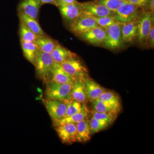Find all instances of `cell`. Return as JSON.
I'll use <instances>...</instances> for the list:
<instances>
[{
    "label": "cell",
    "mask_w": 154,
    "mask_h": 154,
    "mask_svg": "<svg viewBox=\"0 0 154 154\" xmlns=\"http://www.w3.org/2000/svg\"><path fill=\"white\" fill-rule=\"evenodd\" d=\"M61 65L74 81L83 80L88 76V69L76 54L69 58Z\"/></svg>",
    "instance_id": "cell-3"
},
{
    "label": "cell",
    "mask_w": 154,
    "mask_h": 154,
    "mask_svg": "<svg viewBox=\"0 0 154 154\" xmlns=\"http://www.w3.org/2000/svg\"><path fill=\"white\" fill-rule=\"evenodd\" d=\"M88 115H89V110L86 105H85L82 110L79 113H75L70 116L64 117L56 122H54L53 125L54 126L56 125L68 123H73L76 124L79 122L80 121L88 118Z\"/></svg>",
    "instance_id": "cell-23"
},
{
    "label": "cell",
    "mask_w": 154,
    "mask_h": 154,
    "mask_svg": "<svg viewBox=\"0 0 154 154\" xmlns=\"http://www.w3.org/2000/svg\"><path fill=\"white\" fill-rule=\"evenodd\" d=\"M55 63L51 54L43 52L38 48L34 66L37 77L45 84L51 81L52 72Z\"/></svg>",
    "instance_id": "cell-1"
},
{
    "label": "cell",
    "mask_w": 154,
    "mask_h": 154,
    "mask_svg": "<svg viewBox=\"0 0 154 154\" xmlns=\"http://www.w3.org/2000/svg\"><path fill=\"white\" fill-rule=\"evenodd\" d=\"M96 2L105 6L106 8L115 13L117 9L124 4L128 2L125 0H96Z\"/></svg>",
    "instance_id": "cell-29"
},
{
    "label": "cell",
    "mask_w": 154,
    "mask_h": 154,
    "mask_svg": "<svg viewBox=\"0 0 154 154\" xmlns=\"http://www.w3.org/2000/svg\"><path fill=\"white\" fill-rule=\"evenodd\" d=\"M82 13L93 17H103L112 16L114 13L105 6L96 1L87 2L80 3Z\"/></svg>",
    "instance_id": "cell-9"
},
{
    "label": "cell",
    "mask_w": 154,
    "mask_h": 154,
    "mask_svg": "<svg viewBox=\"0 0 154 154\" xmlns=\"http://www.w3.org/2000/svg\"><path fill=\"white\" fill-rule=\"evenodd\" d=\"M57 7L58 8L63 17L70 23L82 14L79 2L78 4H72L57 0Z\"/></svg>",
    "instance_id": "cell-11"
},
{
    "label": "cell",
    "mask_w": 154,
    "mask_h": 154,
    "mask_svg": "<svg viewBox=\"0 0 154 154\" xmlns=\"http://www.w3.org/2000/svg\"><path fill=\"white\" fill-rule=\"evenodd\" d=\"M51 81L60 84H72L74 80L66 72L60 64L55 62L52 72Z\"/></svg>",
    "instance_id": "cell-17"
},
{
    "label": "cell",
    "mask_w": 154,
    "mask_h": 154,
    "mask_svg": "<svg viewBox=\"0 0 154 154\" xmlns=\"http://www.w3.org/2000/svg\"><path fill=\"white\" fill-rule=\"evenodd\" d=\"M54 128L63 143L72 144L77 142L76 124L68 123L54 126Z\"/></svg>",
    "instance_id": "cell-8"
},
{
    "label": "cell",
    "mask_w": 154,
    "mask_h": 154,
    "mask_svg": "<svg viewBox=\"0 0 154 154\" xmlns=\"http://www.w3.org/2000/svg\"><path fill=\"white\" fill-rule=\"evenodd\" d=\"M153 20L151 12H146L137 21V36L139 42L142 45H146L149 33Z\"/></svg>",
    "instance_id": "cell-6"
},
{
    "label": "cell",
    "mask_w": 154,
    "mask_h": 154,
    "mask_svg": "<svg viewBox=\"0 0 154 154\" xmlns=\"http://www.w3.org/2000/svg\"><path fill=\"white\" fill-rule=\"evenodd\" d=\"M44 104L53 123L64 118L67 108L65 102L46 99L44 100Z\"/></svg>",
    "instance_id": "cell-7"
},
{
    "label": "cell",
    "mask_w": 154,
    "mask_h": 154,
    "mask_svg": "<svg viewBox=\"0 0 154 154\" xmlns=\"http://www.w3.org/2000/svg\"><path fill=\"white\" fill-rule=\"evenodd\" d=\"M35 43L43 52L51 54L58 43L46 35L37 36Z\"/></svg>",
    "instance_id": "cell-21"
},
{
    "label": "cell",
    "mask_w": 154,
    "mask_h": 154,
    "mask_svg": "<svg viewBox=\"0 0 154 154\" xmlns=\"http://www.w3.org/2000/svg\"><path fill=\"white\" fill-rule=\"evenodd\" d=\"M98 26L94 17L82 13L70 23L69 28L72 32L79 36Z\"/></svg>",
    "instance_id": "cell-4"
},
{
    "label": "cell",
    "mask_w": 154,
    "mask_h": 154,
    "mask_svg": "<svg viewBox=\"0 0 154 154\" xmlns=\"http://www.w3.org/2000/svg\"><path fill=\"white\" fill-rule=\"evenodd\" d=\"M149 0H129L128 2L137 6L139 8L144 7L148 3Z\"/></svg>",
    "instance_id": "cell-33"
},
{
    "label": "cell",
    "mask_w": 154,
    "mask_h": 154,
    "mask_svg": "<svg viewBox=\"0 0 154 154\" xmlns=\"http://www.w3.org/2000/svg\"><path fill=\"white\" fill-rule=\"evenodd\" d=\"M99 99L121 110V103L120 98L118 94H116L113 91L105 90Z\"/></svg>",
    "instance_id": "cell-25"
},
{
    "label": "cell",
    "mask_w": 154,
    "mask_h": 154,
    "mask_svg": "<svg viewBox=\"0 0 154 154\" xmlns=\"http://www.w3.org/2000/svg\"><path fill=\"white\" fill-rule=\"evenodd\" d=\"M42 5L45 4H51L56 6L57 5V0H40Z\"/></svg>",
    "instance_id": "cell-34"
},
{
    "label": "cell",
    "mask_w": 154,
    "mask_h": 154,
    "mask_svg": "<svg viewBox=\"0 0 154 154\" xmlns=\"http://www.w3.org/2000/svg\"><path fill=\"white\" fill-rule=\"evenodd\" d=\"M65 102L66 104L67 108L65 117L79 113L82 110L84 106L85 105V103H80L78 101L72 99H69Z\"/></svg>",
    "instance_id": "cell-27"
},
{
    "label": "cell",
    "mask_w": 154,
    "mask_h": 154,
    "mask_svg": "<svg viewBox=\"0 0 154 154\" xmlns=\"http://www.w3.org/2000/svg\"><path fill=\"white\" fill-rule=\"evenodd\" d=\"M153 48L154 46V26L153 24L152 25L151 29L149 33L146 45Z\"/></svg>",
    "instance_id": "cell-32"
},
{
    "label": "cell",
    "mask_w": 154,
    "mask_h": 154,
    "mask_svg": "<svg viewBox=\"0 0 154 154\" xmlns=\"http://www.w3.org/2000/svg\"><path fill=\"white\" fill-rule=\"evenodd\" d=\"M111 123L104 120L96 119L92 117L90 120V128L91 134L93 135L100 132L108 127Z\"/></svg>",
    "instance_id": "cell-28"
},
{
    "label": "cell",
    "mask_w": 154,
    "mask_h": 154,
    "mask_svg": "<svg viewBox=\"0 0 154 154\" xmlns=\"http://www.w3.org/2000/svg\"><path fill=\"white\" fill-rule=\"evenodd\" d=\"M70 96L71 99L80 103H85L88 100L83 80H75L72 86Z\"/></svg>",
    "instance_id": "cell-16"
},
{
    "label": "cell",
    "mask_w": 154,
    "mask_h": 154,
    "mask_svg": "<svg viewBox=\"0 0 154 154\" xmlns=\"http://www.w3.org/2000/svg\"><path fill=\"white\" fill-rule=\"evenodd\" d=\"M18 16L19 21L24 23L37 36L46 35L38 23V21L22 13H18Z\"/></svg>",
    "instance_id": "cell-20"
},
{
    "label": "cell",
    "mask_w": 154,
    "mask_h": 154,
    "mask_svg": "<svg viewBox=\"0 0 154 154\" xmlns=\"http://www.w3.org/2000/svg\"><path fill=\"white\" fill-rule=\"evenodd\" d=\"M83 81L88 100L91 102L99 99L105 91V88L88 76L85 78Z\"/></svg>",
    "instance_id": "cell-14"
},
{
    "label": "cell",
    "mask_w": 154,
    "mask_h": 154,
    "mask_svg": "<svg viewBox=\"0 0 154 154\" xmlns=\"http://www.w3.org/2000/svg\"><path fill=\"white\" fill-rule=\"evenodd\" d=\"M42 5L40 0H21L18 5V12L38 21V16Z\"/></svg>",
    "instance_id": "cell-12"
},
{
    "label": "cell",
    "mask_w": 154,
    "mask_h": 154,
    "mask_svg": "<svg viewBox=\"0 0 154 154\" xmlns=\"http://www.w3.org/2000/svg\"><path fill=\"white\" fill-rule=\"evenodd\" d=\"M137 21L136 19L130 22L122 23L121 33L122 43H130L134 41L137 38Z\"/></svg>",
    "instance_id": "cell-15"
},
{
    "label": "cell",
    "mask_w": 154,
    "mask_h": 154,
    "mask_svg": "<svg viewBox=\"0 0 154 154\" xmlns=\"http://www.w3.org/2000/svg\"><path fill=\"white\" fill-rule=\"evenodd\" d=\"M125 1H126V2H128V1H129V0H125Z\"/></svg>",
    "instance_id": "cell-37"
},
{
    "label": "cell",
    "mask_w": 154,
    "mask_h": 154,
    "mask_svg": "<svg viewBox=\"0 0 154 154\" xmlns=\"http://www.w3.org/2000/svg\"><path fill=\"white\" fill-rule=\"evenodd\" d=\"M51 54L54 61L60 65L69 58L76 54L59 43L53 50Z\"/></svg>",
    "instance_id": "cell-22"
},
{
    "label": "cell",
    "mask_w": 154,
    "mask_h": 154,
    "mask_svg": "<svg viewBox=\"0 0 154 154\" xmlns=\"http://www.w3.org/2000/svg\"><path fill=\"white\" fill-rule=\"evenodd\" d=\"M72 84H60L53 81L46 83V99H55L66 102L71 99Z\"/></svg>",
    "instance_id": "cell-2"
},
{
    "label": "cell",
    "mask_w": 154,
    "mask_h": 154,
    "mask_svg": "<svg viewBox=\"0 0 154 154\" xmlns=\"http://www.w3.org/2000/svg\"><path fill=\"white\" fill-rule=\"evenodd\" d=\"M118 114V113L115 112L100 113L93 110L92 112V117L96 119L108 122L112 124L116 119Z\"/></svg>",
    "instance_id": "cell-30"
},
{
    "label": "cell",
    "mask_w": 154,
    "mask_h": 154,
    "mask_svg": "<svg viewBox=\"0 0 154 154\" xmlns=\"http://www.w3.org/2000/svg\"><path fill=\"white\" fill-rule=\"evenodd\" d=\"M139 8L137 6L127 2L119 7L113 16L120 23L130 22L137 18Z\"/></svg>",
    "instance_id": "cell-10"
},
{
    "label": "cell",
    "mask_w": 154,
    "mask_h": 154,
    "mask_svg": "<svg viewBox=\"0 0 154 154\" xmlns=\"http://www.w3.org/2000/svg\"><path fill=\"white\" fill-rule=\"evenodd\" d=\"M79 36L84 40L94 45L103 44L106 37L105 28L98 26L81 34Z\"/></svg>",
    "instance_id": "cell-13"
},
{
    "label": "cell",
    "mask_w": 154,
    "mask_h": 154,
    "mask_svg": "<svg viewBox=\"0 0 154 154\" xmlns=\"http://www.w3.org/2000/svg\"><path fill=\"white\" fill-rule=\"evenodd\" d=\"M19 32L20 41L35 42L37 35L22 22L19 23Z\"/></svg>",
    "instance_id": "cell-26"
},
{
    "label": "cell",
    "mask_w": 154,
    "mask_h": 154,
    "mask_svg": "<svg viewBox=\"0 0 154 154\" xmlns=\"http://www.w3.org/2000/svg\"><path fill=\"white\" fill-rule=\"evenodd\" d=\"M20 42L24 57L29 62L35 66L38 49L36 43L30 42L20 41Z\"/></svg>",
    "instance_id": "cell-19"
},
{
    "label": "cell",
    "mask_w": 154,
    "mask_h": 154,
    "mask_svg": "<svg viewBox=\"0 0 154 154\" xmlns=\"http://www.w3.org/2000/svg\"><path fill=\"white\" fill-rule=\"evenodd\" d=\"M60 2L67 3H72V4H78L79 3L77 0H57Z\"/></svg>",
    "instance_id": "cell-36"
},
{
    "label": "cell",
    "mask_w": 154,
    "mask_h": 154,
    "mask_svg": "<svg viewBox=\"0 0 154 154\" xmlns=\"http://www.w3.org/2000/svg\"><path fill=\"white\" fill-rule=\"evenodd\" d=\"M91 102L93 110L96 112L100 113L115 112L119 113L121 110L99 99H96Z\"/></svg>",
    "instance_id": "cell-24"
},
{
    "label": "cell",
    "mask_w": 154,
    "mask_h": 154,
    "mask_svg": "<svg viewBox=\"0 0 154 154\" xmlns=\"http://www.w3.org/2000/svg\"><path fill=\"white\" fill-rule=\"evenodd\" d=\"M149 9L150 10L152 14H154V0H149Z\"/></svg>",
    "instance_id": "cell-35"
},
{
    "label": "cell",
    "mask_w": 154,
    "mask_h": 154,
    "mask_svg": "<svg viewBox=\"0 0 154 154\" xmlns=\"http://www.w3.org/2000/svg\"><path fill=\"white\" fill-rule=\"evenodd\" d=\"M77 130V142L86 143L91 139L90 120L86 118L76 123Z\"/></svg>",
    "instance_id": "cell-18"
},
{
    "label": "cell",
    "mask_w": 154,
    "mask_h": 154,
    "mask_svg": "<svg viewBox=\"0 0 154 154\" xmlns=\"http://www.w3.org/2000/svg\"><path fill=\"white\" fill-rule=\"evenodd\" d=\"M122 23L117 21L108 28H105L106 37L103 43L105 47L112 50L121 47L123 43L122 39Z\"/></svg>",
    "instance_id": "cell-5"
},
{
    "label": "cell",
    "mask_w": 154,
    "mask_h": 154,
    "mask_svg": "<svg viewBox=\"0 0 154 154\" xmlns=\"http://www.w3.org/2000/svg\"><path fill=\"white\" fill-rule=\"evenodd\" d=\"M94 18L98 26L105 28H108L117 22L113 15L103 17H94Z\"/></svg>",
    "instance_id": "cell-31"
}]
</instances>
